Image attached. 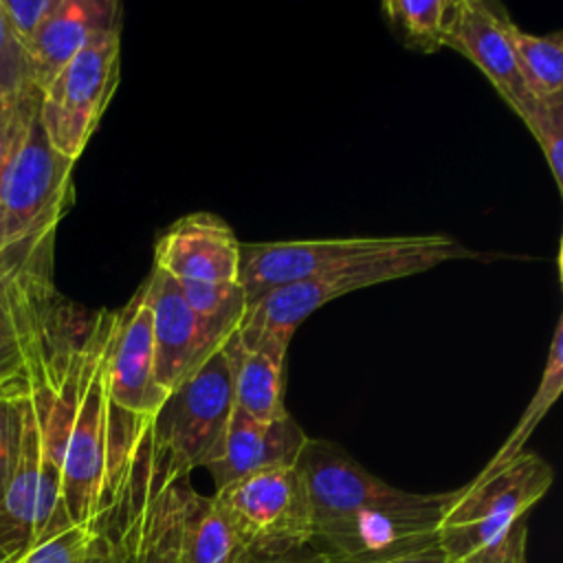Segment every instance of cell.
I'll return each mask as SVG.
<instances>
[{
  "mask_svg": "<svg viewBox=\"0 0 563 563\" xmlns=\"http://www.w3.org/2000/svg\"><path fill=\"white\" fill-rule=\"evenodd\" d=\"M295 466L310 504V548L330 561L389 563L438 548L453 490L396 488L323 438H308Z\"/></svg>",
  "mask_w": 563,
  "mask_h": 563,
  "instance_id": "1",
  "label": "cell"
},
{
  "mask_svg": "<svg viewBox=\"0 0 563 563\" xmlns=\"http://www.w3.org/2000/svg\"><path fill=\"white\" fill-rule=\"evenodd\" d=\"M108 563H253L213 499L189 484L152 433L139 444L103 534Z\"/></svg>",
  "mask_w": 563,
  "mask_h": 563,
  "instance_id": "2",
  "label": "cell"
},
{
  "mask_svg": "<svg viewBox=\"0 0 563 563\" xmlns=\"http://www.w3.org/2000/svg\"><path fill=\"white\" fill-rule=\"evenodd\" d=\"M554 482L537 453L490 462L455 488L440 519L438 548L449 563H528V515Z\"/></svg>",
  "mask_w": 563,
  "mask_h": 563,
  "instance_id": "3",
  "label": "cell"
},
{
  "mask_svg": "<svg viewBox=\"0 0 563 563\" xmlns=\"http://www.w3.org/2000/svg\"><path fill=\"white\" fill-rule=\"evenodd\" d=\"M479 253L449 235H411L409 244L387 255L350 264L317 277L273 288L249 301L235 328L242 347L260 350L286 363L297 325L323 303L347 292L429 271L451 260H477Z\"/></svg>",
  "mask_w": 563,
  "mask_h": 563,
  "instance_id": "4",
  "label": "cell"
},
{
  "mask_svg": "<svg viewBox=\"0 0 563 563\" xmlns=\"http://www.w3.org/2000/svg\"><path fill=\"white\" fill-rule=\"evenodd\" d=\"M53 242L55 231H46L0 249V396L22 394L26 361L66 341L53 288Z\"/></svg>",
  "mask_w": 563,
  "mask_h": 563,
  "instance_id": "5",
  "label": "cell"
},
{
  "mask_svg": "<svg viewBox=\"0 0 563 563\" xmlns=\"http://www.w3.org/2000/svg\"><path fill=\"white\" fill-rule=\"evenodd\" d=\"M106 394L110 490L114 508L132 455L150 433L167 398L154 378L152 328L143 284L132 299L114 312L106 352Z\"/></svg>",
  "mask_w": 563,
  "mask_h": 563,
  "instance_id": "6",
  "label": "cell"
},
{
  "mask_svg": "<svg viewBox=\"0 0 563 563\" xmlns=\"http://www.w3.org/2000/svg\"><path fill=\"white\" fill-rule=\"evenodd\" d=\"M253 563L310 545L312 517L297 466H275L213 493Z\"/></svg>",
  "mask_w": 563,
  "mask_h": 563,
  "instance_id": "7",
  "label": "cell"
},
{
  "mask_svg": "<svg viewBox=\"0 0 563 563\" xmlns=\"http://www.w3.org/2000/svg\"><path fill=\"white\" fill-rule=\"evenodd\" d=\"M121 29L90 40L40 92V123L51 147L77 161L119 84Z\"/></svg>",
  "mask_w": 563,
  "mask_h": 563,
  "instance_id": "8",
  "label": "cell"
},
{
  "mask_svg": "<svg viewBox=\"0 0 563 563\" xmlns=\"http://www.w3.org/2000/svg\"><path fill=\"white\" fill-rule=\"evenodd\" d=\"M73 165L51 147L35 110L0 174V249L57 231L73 202Z\"/></svg>",
  "mask_w": 563,
  "mask_h": 563,
  "instance_id": "9",
  "label": "cell"
},
{
  "mask_svg": "<svg viewBox=\"0 0 563 563\" xmlns=\"http://www.w3.org/2000/svg\"><path fill=\"white\" fill-rule=\"evenodd\" d=\"M227 339L165 398L150 429L152 442L185 473L205 466L235 407Z\"/></svg>",
  "mask_w": 563,
  "mask_h": 563,
  "instance_id": "10",
  "label": "cell"
},
{
  "mask_svg": "<svg viewBox=\"0 0 563 563\" xmlns=\"http://www.w3.org/2000/svg\"><path fill=\"white\" fill-rule=\"evenodd\" d=\"M409 240L411 235L323 238L242 244L240 286L249 303L273 288L387 255L409 244Z\"/></svg>",
  "mask_w": 563,
  "mask_h": 563,
  "instance_id": "11",
  "label": "cell"
},
{
  "mask_svg": "<svg viewBox=\"0 0 563 563\" xmlns=\"http://www.w3.org/2000/svg\"><path fill=\"white\" fill-rule=\"evenodd\" d=\"M150 310L154 378L169 396L231 334L209 328L185 301L178 284L156 266L143 282Z\"/></svg>",
  "mask_w": 563,
  "mask_h": 563,
  "instance_id": "12",
  "label": "cell"
},
{
  "mask_svg": "<svg viewBox=\"0 0 563 563\" xmlns=\"http://www.w3.org/2000/svg\"><path fill=\"white\" fill-rule=\"evenodd\" d=\"M508 13L488 0H453L446 24L444 46L455 48L471 59L501 95V99L521 114L534 99L517 68L510 42Z\"/></svg>",
  "mask_w": 563,
  "mask_h": 563,
  "instance_id": "13",
  "label": "cell"
},
{
  "mask_svg": "<svg viewBox=\"0 0 563 563\" xmlns=\"http://www.w3.org/2000/svg\"><path fill=\"white\" fill-rule=\"evenodd\" d=\"M242 242L216 213L176 220L154 246V266L178 284H240Z\"/></svg>",
  "mask_w": 563,
  "mask_h": 563,
  "instance_id": "14",
  "label": "cell"
},
{
  "mask_svg": "<svg viewBox=\"0 0 563 563\" xmlns=\"http://www.w3.org/2000/svg\"><path fill=\"white\" fill-rule=\"evenodd\" d=\"M306 442V431L288 411L260 422L233 407L224 433L202 468L209 471L218 490L257 471L295 466Z\"/></svg>",
  "mask_w": 563,
  "mask_h": 563,
  "instance_id": "15",
  "label": "cell"
},
{
  "mask_svg": "<svg viewBox=\"0 0 563 563\" xmlns=\"http://www.w3.org/2000/svg\"><path fill=\"white\" fill-rule=\"evenodd\" d=\"M42 479V435L37 407L29 389L18 398V444L9 479L0 493V550L22 559L35 543Z\"/></svg>",
  "mask_w": 563,
  "mask_h": 563,
  "instance_id": "16",
  "label": "cell"
},
{
  "mask_svg": "<svg viewBox=\"0 0 563 563\" xmlns=\"http://www.w3.org/2000/svg\"><path fill=\"white\" fill-rule=\"evenodd\" d=\"M121 29V4L114 0H57L26 46L33 81L42 92L53 77L99 33Z\"/></svg>",
  "mask_w": 563,
  "mask_h": 563,
  "instance_id": "17",
  "label": "cell"
},
{
  "mask_svg": "<svg viewBox=\"0 0 563 563\" xmlns=\"http://www.w3.org/2000/svg\"><path fill=\"white\" fill-rule=\"evenodd\" d=\"M227 345L233 363L235 407L260 422L284 416V363L260 350L242 347L235 332Z\"/></svg>",
  "mask_w": 563,
  "mask_h": 563,
  "instance_id": "18",
  "label": "cell"
},
{
  "mask_svg": "<svg viewBox=\"0 0 563 563\" xmlns=\"http://www.w3.org/2000/svg\"><path fill=\"white\" fill-rule=\"evenodd\" d=\"M519 75L534 99H563V33L532 35L510 22Z\"/></svg>",
  "mask_w": 563,
  "mask_h": 563,
  "instance_id": "19",
  "label": "cell"
},
{
  "mask_svg": "<svg viewBox=\"0 0 563 563\" xmlns=\"http://www.w3.org/2000/svg\"><path fill=\"white\" fill-rule=\"evenodd\" d=\"M453 0H387L383 13L402 42L422 53L444 48Z\"/></svg>",
  "mask_w": 563,
  "mask_h": 563,
  "instance_id": "20",
  "label": "cell"
},
{
  "mask_svg": "<svg viewBox=\"0 0 563 563\" xmlns=\"http://www.w3.org/2000/svg\"><path fill=\"white\" fill-rule=\"evenodd\" d=\"M561 389H563V319L556 321L541 380H539L526 411L521 413V418L517 420L515 429L510 431L506 442L499 446L495 457L506 460V457H515L517 453L523 451V446H526L528 438L532 435V431L537 429V424L545 418L550 407L561 396Z\"/></svg>",
  "mask_w": 563,
  "mask_h": 563,
  "instance_id": "21",
  "label": "cell"
},
{
  "mask_svg": "<svg viewBox=\"0 0 563 563\" xmlns=\"http://www.w3.org/2000/svg\"><path fill=\"white\" fill-rule=\"evenodd\" d=\"M178 284V282H176ZM189 308L216 332H235L246 308L240 284H178Z\"/></svg>",
  "mask_w": 563,
  "mask_h": 563,
  "instance_id": "22",
  "label": "cell"
},
{
  "mask_svg": "<svg viewBox=\"0 0 563 563\" xmlns=\"http://www.w3.org/2000/svg\"><path fill=\"white\" fill-rule=\"evenodd\" d=\"M35 92L29 51L13 33L0 7V106L20 103Z\"/></svg>",
  "mask_w": 563,
  "mask_h": 563,
  "instance_id": "23",
  "label": "cell"
},
{
  "mask_svg": "<svg viewBox=\"0 0 563 563\" xmlns=\"http://www.w3.org/2000/svg\"><path fill=\"white\" fill-rule=\"evenodd\" d=\"M519 117L539 143L556 189L563 191V99H532Z\"/></svg>",
  "mask_w": 563,
  "mask_h": 563,
  "instance_id": "24",
  "label": "cell"
},
{
  "mask_svg": "<svg viewBox=\"0 0 563 563\" xmlns=\"http://www.w3.org/2000/svg\"><path fill=\"white\" fill-rule=\"evenodd\" d=\"M95 559L103 561L97 539L73 526L35 543L22 559H18V563H92Z\"/></svg>",
  "mask_w": 563,
  "mask_h": 563,
  "instance_id": "25",
  "label": "cell"
},
{
  "mask_svg": "<svg viewBox=\"0 0 563 563\" xmlns=\"http://www.w3.org/2000/svg\"><path fill=\"white\" fill-rule=\"evenodd\" d=\"M57 0H0V7L24 46L31 44L44 20L55 9Z\"/></svg>",
  "mask_w": 563,
  "mask_h": 563,
  "instance_id": "26",
  "label": "cell"
},
{
  "mask_svg": "<svg viewBox=\"0 0 563 563\" xmlns=\"http://www.w3.org/2000/svg\"><path fill=\"white\" fill-rule=\"evenodd\" d=\"M40 106V92L31 95L29 99L13 103V106H0V174L15 150L18 141L26 132L35 110Z\"/></svg>",
  "mask_w": 563,
  "mask_h": 563,
  "instance_id": "27",
  "label": "cell"
},
{
  "mask_svg": "<svg viewBox=\"0 0 563 563\" xmlns=\"http://www.w3.org/2000/svg\"><path fill=\"white\" fill-rule=\"evenodd\" d=\"M24 394V391H22ZM20 394V396H22ZM0 398V493L9 479L18 444V398Z\"/></svg>",
  "mask_w": 563,
  "mask_h": 563,
  "instance_id": "28",
  "label": "cell"
},
{
  "mask_svg": "<svg viewBox=\"0 0 563 563\" xmlns=\"http://www.w3.org/2000/svg\"><path fill=\"white\" fill-rule=\"evenodd\" d=\"M260 563H334V561H330L328 556L319 554L317 550H312L308 545V548H301V550H295V552L268 559V561H260Z\"/></svg>",
  "mask_w": 563,
  "mask_h": 563,
  "instance_id": "29",
  "label": "cell"
},
{
  "mask_svg": "<svg viewBox=\"0 0 563 563\" xmlns=\"http://www.w3.org/2000/svg\"><path fill=\"white\" fill-rule=\"evenodd\" d=\"M389 563H449V561H446V556L442 554L440 548H431V550L416 552V554H409V556H402V559H394Z\"/></svg>",
  "mask_w": 563,
  "mask_h": 563,
  "instance_id": "30",
  "label": "cell"
},
{
  "mask_svg": "<svg viewBox=\"0 0 563 563\" xmlns=\"http://www.w3.org/2000/svg\"><path fill=\"white\" fill-rule=\"evenodd\" d=\"M0 563H9V559L2 554V550H0Z\"/></svg>",
  "mask_w": 563,
  "mask_h": 563,
  "instance_id": "31",
  "label": "cell"
},
{
  "mask_svg": "<svg viewBox=\"0 0 563 563\" xmlns=\"http://www.w3.org/2000/svg\"><path fill=\"white\" fill-rule=\"evenodd\" d=\"M9 563H18V559H15V561H9Z\"/></svg>",
  "mask_w": 563,
  "mask_h": 563,
  "instance_id": "32",
  "label": "cell"
},
{
  "mask_svg": "<svg viewBox=\"0 0 563 563\" xmlns=\"http://www.w3.org/2000/svg\"><path fill=\"white\" fill-rule=\"evenodd\" d=\"M18 396H20V394H18ZM0 398H7V396H0Z\"/></svg>",
  "mask_w": 563,
  "mask_h": 563,
  "instance_id": "33",
  "label": "cell"
}]
</instances>
